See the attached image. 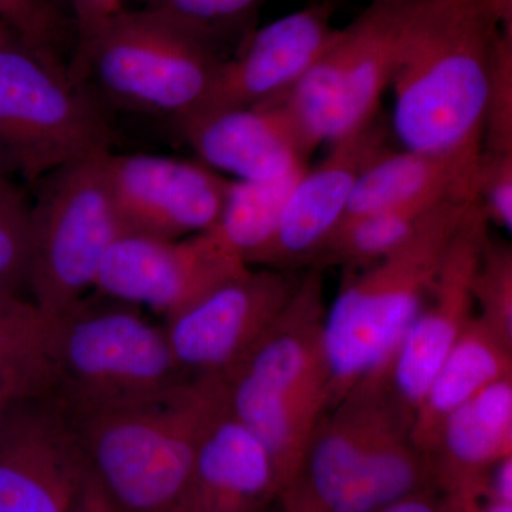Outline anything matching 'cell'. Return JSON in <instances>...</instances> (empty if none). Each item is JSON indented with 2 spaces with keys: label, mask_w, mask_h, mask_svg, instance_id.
<instances>
[{
  "label": "cell",
  "mask_w": 512,
  "mask_h": 512,
  "mask_svg": "<svg viewBox=\"0 0 512 512\" xmlns=\"http://www.w3.org/2000/svg\"><path fill=\"white\" fill-rule=\"evenodd\" d=\"M503 32L485 0L413 3L390 82V131L400 147L476 173L491 67Z\"/></svg>",
  "instance_id": "6da1fadb"
},
{
  "label": "cell",
  "mask_w": 512,
  "mask_h": 512,
  "mask_svg": "<svg viewBox=\"0 0 512 512\" xmlns=\"http://www.w3.org/2000/svg\"><path fill=\"white\" fill-rule=\"evenodd\" d=\"M413 417L386 369L370 373L323 414L289 488L319 512H376L437 490L433 460L412 439Z\"/></svg>",
  "instance_id": "7a4b0ae2"
},
{
  "label": "cell",
  "mask_w": 512,
  "mask_h": 512,
  "mask_svg": "<svg viewBox=\"0 0 512 512\" xmlns=\"http://www.w3.org/2000/svg\"><path fill=\"white\" fill-rule=\"evenodd\" d=\"M322 269L311 266L274 325L220 379L225 399L274 461L282 494L301 473L316 426L332 403L323 345Z\"/></svg>",
  "instance_id": "3957f363"
},
{
  "label": "cell",
  "mask_w": 512,
  "mask_h": 512,
  "mask_svg": "<svg viewBox=\"0 0 512 512\" xmlns=\"http://www.w3.org/2000/svg\"><path fill=\"white\" fill-rule=\"evenodd\" d=\"M190 380L165 329L136 306L84 296L50 319L42 396L70 416L150 402Z\"/></svg>",
  "instance_id": "277c9868"
},
{
  "label": "cell",
  "mask_w": 512,
  "mask_h": 512,
  "mask_svg": "<svg viewBox=\"0 0 512 512\" xmlns=\"http://www.w3.org/2000/svg\"><path fill=\"white\" fill-rule=\"evenodd\" d=\"M476 202H446L399 248L357 268L360 272L346 274L323 323L330 407L390 362L429 298L447 249Z\"/></svg>",
  "instance_id": "5b68a950"
},
{
  "label": "cell",
  "mask_w": 512,
  "mask_h": 512,
  "mask_svg": "<svg viewBox=\"0 0 512 512\" xmlns=\"http://www.w3.org/2000/svg\"><path fill=\"white\" fill-rule=\"evenodd\" d=\"M205 379L150 402L70 416L90 471L121 512H175L190 483Z\"/></svg>",
  "instance_id": "8992f818"
},
{
  "label": "cell",
  "mask_w": 512,
  "mask_h": 512,
  "mask_svg": "<svg viewBox=\"0 0 512 512\" xmlns=\"http://www.w3.org/2000/svg\"><path fill=\"white\" fill-rule=\"evenodd\" d=\"M221 62L214 45L180 23L126 8L74 53L69 72L116 106L180 124L204 106Z\"/></svg>",
  "instance_id": "52a82bcc"
},
{
  "label": "cell",
  "mask_w": 512,
  "mask_h": 512,
  "mask_svg": "<svg viewBox=\"0 0 512 512\" xmlns=\"http://www.w3.org/2000/svg\"><path fill=\"white\" fill-rule=\"evenodd\" d=\"M92 90L52 50L19 36L0 42V167L37 184L64 165L111 151Z\"/></svg>",
  "instance_id": "ba28073f"
},
{
  "label": "cell",
  "mask_w": 512,
  "mask_h": 512,
  "mask_svg": "<svg viewBox=\"0 0 512 512\" xmlns=\"http://www.w3.org/2000/svg\"><path fill=\"white\" fill-rule=\"evenodd\" d=\"M109 153L64 165L37 183L28 292L46 318L93 291L104 258L126 234L107 180Z\"/></svg>",
  "instance_id": "9c48e42d"
},
{
  "label": "cell",
  "mask_w": 512,
  "mask_h": 512,
  "mask_svg": "<svg viewBox=\"0 0 512 512\" xmlns=\"http://www.w3.org/2000/svg\"><path fill=\"white\" fill-rule=\"evenodd\" d=\"M414 2L370 0L352 23L338 29L302 79L274 99L312 153L382 114L380 103L392 82L400 30Z\"/></svg>",
  "instance_id": "30bf717a"
},
{
  "label": "cell",
  "mask_w": 512,
  "mask_h": 512,
  "mask_svg": "<svg viewBox=\"0 0 512 512\" xmlns=\"http://www.w3.org/2000/svg\"><path fill=\"white\" fill-rule=\"evenodd\" d=\"M299 279L295 271L249 268L168 316L165 333L185 375H227L274 325Z\"/></svg>",
  "instance_id": "8fae6325"
},
{
  "label": "cell",
  "mask_w": 512,
  "mask_h": 512,
  "mask_svg": "<svg viewBox=\"0 0 512 512\" xmlns=\"http://www.w3.org/2000/svg\"><path fill=\"white\" fill-rule=\"evenodd\" d=\"M249 268L214 228L181 239L124 234L104 258L93 291L167 319Z\"/></svg>",
  "instance_id": "7c38bea8"
},
{
  "label": "cell",
  "mask_w": 512,
  "mask_h": 512,
  "mask_svg": "<svg viewBox=\"0 0 512 512\" xmlns=\"http://www.w3.org/2000/svg\"><path fill=\"white\" fill-rule=\"evenodd\" d=\"M89 461L69 414L46 396H25L0 423V512H70Z\"/></svg>",
  "instance_id": "4fadbf2b"
},
{
  "label": "cell",
  "mask_w": 512,
  "mask_h": 512,
  "mask_svg": "<svg viewBox=\"0 0 512 512\" xmlns=\"http://www.w3.org/2000/svg\"><path fill=\"white\" fill-rule=\"evenodd\" d=\"M111 195L126 234L181 239L220 221L231 180L200 160L107 154Z\"/></svg>",
  "instance_id": "5bb4252c"
},
{
  "label": "cell",
  "mask_w": 512,
  "mask_h": 512,
  "mask_svg": "<svg viewBox=\"0 0 512 512\" xmlns=\"http://www.w3.org/2000/svg\"><path fill=\"white\" fill-rule=\"evenodd\" d=\"M389 121L382 114L355 133L329 144L328 154L306 168L289 195L274 237L252 265L296 271L312 265L345 217L359 175L389 146Z\"/></svg>",
  "instance_id": "9a60e30c"
},
{
  "label": "cell",
  "mask_w": 512,
  "mask_h": 512,
  "mask_svg": "<svg viewBox=\"0 0 512 512\" xmlns=\"http://www.w3.org/2000/svg\"><path fill=\"white\" fill-rule=\"evenodd\" d=\"M488 225L477 201L447 249L429 298L387 363L393 392L413 413L444 357L476 316L473 279L490 237Z\"/></svg>",
  "instance_id": "2e32d148"
},
{
  "label": "cell",
  "mask_w": 512,
  "mask_h": 512,
  "mask_svg": "<svg viewBox=\"0 0 512 512\" xmlns=\"http://www.w3.org/2000/svg\"><path fill=\"white\" fill-rule=\"evenodd\" d=\"M190 483L175 512H264L281 497L274 461L208 377Z\"/></svg>",
  "instance_id": "e0dca14e"
},
{
  "label": "cell",
  "mask_w": 512,
  "mask_h": 512,
  "mask_svg": "<svg viewBox=\"0 0 512 512\" xmlns=\"http://www.w3.org/2000/svg\"><path fill=\"white\" fill-rule=\"evenodd\" d=\"M332 8L322 0L252 32L237 55L222 59L200 111L258 106L288 92L338 32Z\"/></svg>",
  "instance_id": "ac0fdd59"
},
{
  "label": "cell",
  "mask_w": 512,
  "mask_h": 512,
  "mask_svg": "<svg viewBox=\"0 0 512 512\" xmlns=\"http://www.w3.org/2000/svg\"><path fill=\"white\" fill-rule=\"evenodd\" d=\"M198 160L239 181H272L308 167L312 151L278 101L200 111L178 124Z\"/></svg>",
  "instance_id": "d6986e66"
},
{
  "label": "cell",
  "mask_w": 512,
  "mask_h": 512,
  "mask_svg": "<svg viewBox=\"0 0 512 512\" xmlns=\"http://www.w3.org/2000/svg\"><path fill=\"white\" fill-rule=\"evenodd\" d=\"M512 456V376L451 414L431 454L441 494H483L488 471ZM487 497V495H485Z\"/></svg>",
  "instance_id": "ffe728a7"
},
{
  "label": "cell",
  "mask_w": 512,
  "mask_h": 512,
  "mask_svg": "<svg viewBox=\"0 0 512 512\" xmlns=\"http://www.w3.org/2000/svg\"><path fill=\"white\" fill-rule=\"evenodd\" d=\"M507 376H512V346L474 316L414 410V444L431 457L448 417L485 387Z\"/></svg>",
  "instance_id": "44dd1931"
},
{
  "label": "cell",
  "mask_w": 512,
  "mask_h": 512,
  "mask_svg": "<svg viewBox=\"0 0 512 512\" xmlns=\"http://www.w3.org/2000/svg\"><path fill=\"white\" fill-rule=\"evenodd\" d=\"M476 200V173L451 161L387 147L357 178L342 221L417 202Z\"/></svg>",
  "instance_id": "7402d4cb"
},
{
  "label": "cell",
  "mask_w": 512,
  "mask_h": 512,
  "mask_svg": "<svg viewBox=\"0 0 512 512\" xmlns=\"http://www.w3.org/2000/svg\"><path fill=\"white\" fill-rule=\"evenodd\" d=\"M448 201L417 202L342 221L320 248L311 266L323 269L342 265L346 269H357L372 264L404 244Z\"/></svg>",
  "instance_id": "603a6c76"
},
{
  "label": "cell",
  "mask_w": 512,
  "mask_h": 512,
  "mask_svg": "<svg viewBox=\"0 0 512 512\" xmlns=\"http://www.w3.org/2000/svg\"><path fill=\"white\" fill-rule=\"evenodd\" d=\"M303 171L279 180L229 183L214 229L249 266L274 237L286 201Z\"/></svg>",
  "instance_id": "cb8c5ba5"
},
{
  "label": "cell",
  "mask_w": 512,
  "mask_h": 512,
  "mask_svg": "<svg viewBox=\"0 0 512 512\" xmlns=\"http://www.w3.org/2000/svg\"><path fill=\"white\" fill-rule=\"evenodd\" d=\"M50 319L25 296L0 295V382L42 396Z\"/></svg>",
  "instance_id": "d4e9b609"
},
{
  "label": "cell",
  "mask_w": 512,
  "mask_h": 512,
  "mask_svg": "<svg viewBox=\"0 0 512 512\" xmlns=\"http://www.w3.org/2000/svg\"><path fill=\"white\" fill-rule=\"evenodd\" d=\"M32 201L0 167V295L28 292Z\"/></svg>",
  "instance_id": "484cf974"
},
{
  "label": "cell",
  "mask_w": 512,
  "mask_h": 512,
  "mask_svg": "<svg viewBox=\"0 0 512 512\" xmlns=\"http://www.w3.org/2000/svg\"><path fill=\"white\" fill-rule=\"evenodd\" d=\"M476 315L498 338L512 346V248L510 242L485 241L473 279Z\"/></svg>",
  "instance_id": "4316f807"
},
{
  "label": "cell",
  "mask_w": 512,
  "mask_h": 512,
  "mask_svg": "<svg viewBox=\"0 0 512 512\" xmlns=\"http://www.w3.org/2000/svg\"><path fill=\"white\" fill-rule=\"evenodd\" d=\"M266 0H147L156 10L215 46L222 33L245 25Z\"/></svg>",
  "instance_id": "83f0119b"
},
{
  "label": "cell",
  "mask_w": 512,
  "mask_h": 512,
  "mask_svg": "<svg viewBox=\"0 0 512 512\" xmlns=\"http://www.w3.org/2000/svg\"><path fill=\"white\" fill-rule=\"evenodd\" d=\"M483 150L512 153V32L505 30L495 47L488 83Z\"/></svg>",
  "instance_id": "f1b7e54d"
},
{
  "label": "cell",
  "mask_w": 512,
  "mask_h": 512,
  "mask_svg": "<svg viewBox=\"0 0 512 512\" xmlns=\"http://www.w3.org/2000/svg\"><path fill=\"white\" fill-rule=\"evenodd\" d=\"M476 195L488 224L512 231V153L481 151Z\"/></svg>",
  "instance_id": "f546056e"
},
{
  "label": "cell",
  "mask_w": 512,
  "mask_h": 512,
  "mask_svg": "<svg viewBox=\"0 0 512 512\" xmlns=\"http://www.w3.org/2000/svg\"><path fill=\"white\" fill-rule=\"evenodd\" d=\"M0 20L30 45L52 50L59 12L43 0H0Z\"/></svg>",
  "instance_id": "4dcf8cb0"
},
{
  "label": "cell",
  "mask_w": 512,
  "mask_h": 512,
  "mask_svg": "<svg viewBox=\"0 0 512 512\" xmlns=\"http://www.w3.org/2000/svg\"><path fill=\"white\" fill-rule=\"evenodd\" d=\"M126 3L127 0H67L76 33L74 53L89 45L111 18L126 9Z\"/></svg>",
  "instance_id": "1f68e13d"
},
{
  "label": "cell",
  "mask_w": 512,
  "mask_h": 512,
  "mask_svg": "<svg viewBox=\"0 0 512 512\" xmlns=\"http://www.w3.org/2000/svg\"><path fill=\"white\" fill-rule=\"evenodd\" d=\"M485 495L495 503L512 504V456L490 468L485 480Z\"/></svg>",
  "instance_id": "d6a6232c"
},
{
  "label": "cell",
  "mask_w": 512,
  "mask_h": 512,
  "mask_svg": "<svg viewBox=\"0 0 512 512\" xmlns=\"http://www.w3.org/2000/svg\"><path fill=\"white\" fill-rule=\"evenodd\" d=\"M376 512H451V510L440 491L429 490L410 495Z\"/></svg>",
  "instance_id": "836d02e7"
},
{
  "label": "cell",
  "mask_w": 512,
  "mask_h": 512,
  "mask_svg": "<svg viewBox=\"0 0 512 512\" xmlns=\"http://www.w3.org/2000/svg\"><path fill=\"white\" fill-rule=\"evenodd\" d=\"M70 512H121L103 490L99 481L90 474L89 480Z\"/></svg>",
  "instance_id": "e575fe53"
},
{
  "label": "cell",
  "mask_w": 512,
  "mask_h": 512,
  "mask_svg": "<svg viewBox=\"0 0 512 512\" xmlns=\"http://www.w3.org/2000/svg\"><path fill=\"white\" fill-rule=\"evenodd\" d=\"M451 512H512V504L495 503L481 494H443Z\"/></svg>",
  "instance_id": "d590c367"
},
{
  "label": "cell",
  "mask_w": 512,
  "mask_h": 512,
  "mask_svg": "<svg viewBox=\"0 0 512 512\" xmlns=\"http://www.w3.org/2000/svg\"><path fill=\"white\" fill-rule=\"evenodd\" d=\"M32 396L28 394L18 384L9 382H0V423H2L3 417L8 412L9 407L12 406L16 400L20 397Z\"/></svg>",
  "instance_id": "8d00e7d4"
},
{
  "label": "cell",
  "mask_w": 512,
  "mask_h": 512,
  "mask_svg": "<svg viewBox=\"0 0 512 512\" xmlns=\"http://www.w3.org/2000/svg\"><path fill=\"white\" fill-rule=\"evenodd\" d=\"M282 504V512H319L302 497L298 491L289 488L279 497Z\"/></svg>",
  "instance_id": "74e56055"
},
{
  "label": "cell",
  "mask_w": 512,
  "mask_h": 512,
  "mask_svg": "<svg viewBox=\"0 0 512 512\" xmlns=\"http://www.w3.org/2000/svg\"><path fill=\"white\" fill-rule=\"evenodd\" d=\"M12 36H18L15 32H13L12 29L9 28L6 23H3L2 20H0V42H3V40L9 39V37Z\"/></svg>",
  "instance_id": "f35d334b"
},
{
  "label": "cell",
  "mask_w": 512,
  "mask_h": 512,
  "mask_svg": "<svg viewBox=\"0 0 512 512\" xmlns=\"http://www.w3.org/2000/svg\"><path fill=\"white\" fill-rule=\"evenodd\" d=\"M43 2H46L47 5L52 6V8L56 9L57 12H59V10H64V9L69 10V5H67V0H43Z\"/></svg>",
  "instance_id": "ab89813d"
},
{
  "label": "cell",
  "mask_w": 512,
  "mask_h": 512,
  "mask_svg": "<svg viewBox=\"0 0 512 512\" xmlns=\"http://www.w3.org/2000/svg\"><path fill=\"white\" fill-rule=\"evenodd\" d=\"M323 2L330 3V5H333V3L340 2V0H323Z\"/></svg>",
  "instance_id": "60d3db41"
}]
</instances>
